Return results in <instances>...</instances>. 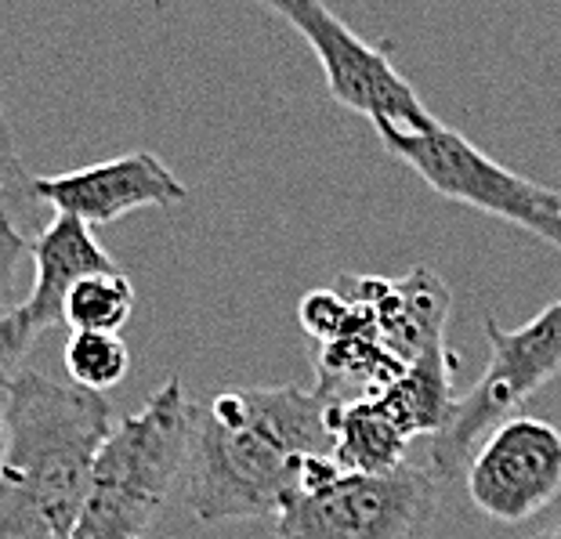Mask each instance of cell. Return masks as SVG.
I'll return each mask as SVG.
<instances>
[{"instance_id": "cell-17", "label": "cell", "mask_w": 561, "mask_h": 539, "mask_svg": "<svg viewBox=\"0 0 561 539\" xmlns=\"http://www.w3.org/2000/svg\"><path fill=\"white\" fill-rule=\"evenodd\" d=\"M33 182L26 163L15 149V135H11V119L4 105V88H0V218H8L19 232L37 236L41 225V199L33 193Z\"/></svg>"}, {"instance_id": "cell-1", "label": "cell", "mask_w": 561, "mask_h": 539, "mask_svg": "<svg viewBox=\"0 0 561 539\" xmlns=\"http://www.w3.org/2000/svg\"><path fill=\"white\" fill-rule=\"evenodd\" d=\"M333 457L330 405L316 388H232L193 405L185 500L199 525L272 521L301 467Z\"/></svg>"}, {"instance_id": "cell-7", "label": "cell", "mask_w": 561, "mask_h": 539, "mask_svg": "<svg viewBox=\"0 0 561 539\" xmlns=\"http://www.w3.org/2000/svg\"><path fill=\"white\" fill-rule=\"evenodd\" d=\"M265 8L283 22H290L301 33V41L316 51L330 99L366 116L374 130H432L438 124L385 47H369L319 0H265Z\"/></svg>"}, {"instance_id": "cell-4", "label": "cell", "mask_w": 561, "mask_h": 539, "mask_svg": "<svg viewBox=\"0 0 561 539\" xmlns=\"http://www.w3.org/2000/svg\"><path fill=\"white\" fill-rule=\"evenodd\" d=\"M485 341L489 366L482 380L463 399H457L449 424L427 446L424 467L438 482L463 478L489 431L511 421L536 391L561 374V301L547 305L540 316L518 330H504L489 316Z\"/></svg>"}, {"instance_id": "cell-11", "label": "cell", "mask_w": 561, "mask_h": 539, "mask_svg": "<svg viewBox=\"0 0 561 539\" xmlns=\"http://www.w3.org/2000/svg\"><path fill=\"white\" fill-rule=\"evenodd\" d=\"M105 272H116V261L99 243L94 229L77 218H66V214H55L33 236V290L22 308L30 311V319L41 330L62 326V305L69 290Z\"/></svg>"}, {"instance_id": "cell-13", "label": "cell", "mask_w": 561, "mask_h": 539, "mask_svg": "<svg viewBox=\"0 0 561 539\" xmlns=\"http://www.w3.org/2000/svg\"><path fill=\"white\" fill-rule=\"evenodd\" d=\"M333 463L344 474H396L410 463L413 438L391 421L377 399L330 410Z\"/></svg>"}, {"instance_id": "cell-12", "label": "cell", "mask_w": 561, "mask_h": 539, "mask_svg": "<svg viewBox=\"0 0 561 539\" xmlns=\"http://www.w3.org/2000/svg\"><path fill=\"white\" fill-rule=\"evenodd\" d=\"M352 305V301H348ZM355 308V305H352ZM405 374V363L380 341L377 326L363 308H355L341 337L316 347V391L330 410L352 402H366L385 394Z\"/></svg>"}, {"instance_id": "cell-18", "label": "cell", "mask_w": 561, "mask_h": 539, "mask_svg": "<svg viewBox=\"0 0 561 539\" xmlns=\"http://www.w3.org/2000/svg\"><path fill=\"white\" fill-rule=\"evenodd\" d=\"M26 268H33V239L19 232L8 218H0V319L30 301L22 290Z\"/></svg>"}, {"instance_id": "cell-16", "label": "cell", "mask_w": 561, "mask_h": 539, "mask_svg": "<svg viewBox=\"0 0 561 539\" xmlns=\"http://www.w3.org/2000/svg\"><path fill=\"white\" fill-rule=\"evenodd\" d=\"M62 358L69 385L91 394L116 388L130 369V352L121 333H69Z\"/></svg>"}, {"instance_id": "cell-3", "label": "cell", "mask_w": 561, "mask_h": 539, "mask_svg": "<svg viewBox=\"0 0 561 539\" xmlns=\"http://www.w3.org/2000/svg\"><path fill=\"white\" fill-rule=\"evenodd\" d=\"M188 431L193 402L171 377L105 438L73 539H146L178 474H185Z\"/></svg>"}, {"instance_id": "cell-19", "label": "cell", "mask_w": 561, "mask_h": 539, "mask_svg": "<svg viewBox=\"0 0 561 539\" xmlns=\"http://www.w3.org/2000/svg\"><path fill=\"white\" fill-rule=\"evenodd\" d=\"M352 316H355V308L344 301L333 286L305 294L301 305H297V322H301V330L316 344H330L333 337H341L344 326L352 322Z\"/></svg>"}, {"instance_id": "cell-21", "label": "cell", "mask_w": 561, "mask_h": 539, "mask_svg": "<svg viewBox=\"0 0 561 539\" xmlns=\"http://www.w3.org/2000/svg\"><path fill=\"white\" fill-rule=\"evenodd\" d=\"M4 449H8V413H4V394H0V463H4Z\"/></svg>"}, {"instance_id": "cell-14", "label": "cell", "mask_w": 561, "mask_h": 539, "mask_svg": "<svg viewBox=\"0 0 561 539\" xmlns=\"http://www.w3.org/2000/svg\"><path fill=\"white\" fill-rule=\"evenodd\" d=\"M453 374H457V358H453L449 344H438L405 366V374L385 394H377V402L385 405V413L410 438H435L449 424L453 405H457V399H453Z\"/></svg>"}, {"instance_id": "cell-9", "label": "cell", "mask_w": 561, "mask_h": 539, "mask_svg": "<svg viewBox=\"0 0 561 539\" xmlns=\"http://www.w3.org/2000/svg\"><path fill=\"white\" fill-rule=\"evenodd\" d=\"M33 193H37L41 207L77 218L88 229H99V225H113L135 210L174 207L188 196V188L178 182V174L157 152L138 149L80 167V171L37 177Z\"/></svg>"}, {"instance_id": "cell-5", "label": "cell", "mask_w": 561, "mask_h": 539, "mask_svg": "<svg viewBox=\"0 0 561 539\" xmlns=\"http://www.w3.org/2000/svg\"><path fill=\"white\" fill-rule=\"evenodd\" d=\"M377 138L396 160L413 167L442 199L493 214L561 250V193L500 167L460 130L446 124H435L432 130L377 127Z\"/></svg>"}, {"instance_id": "cell-20", "label": "cell", "mask_w": 561, "mask_h": 539, "mask_svg": "<svg viewBox=\"0 0 561 539\" xmlns=\"http://www.w3.org/2000/svg\"><path fill=\"white\" fill-rule=\"evenodd\" d=\"M41 326L30 319L26 308L11 311L8 319H0V394H4L22 374V363H26L30 347L37 344Z\"/></svg>"}, {"instance_id": "cell-6", "label": "cell", "mask_w": 561, "mask_h": 539, "mask_svg": "<svg viewBox=\"0 0 561 539\" xmlns=\"http://www.w3.org/2000/svg\"><path fill=\"white\" fill-rule=\"evenodd\" d=\"M438 478L424 463L396 474H337L297 493L272 518L276 539H413L438 507Z\"/></svg>"}, {"instance_id": "cell-15", "label": "cell", "mask_w": 561, "mask_h": 539, "mask_svg": "<svg viewBox=\"0 0 561 539\" xmlns=\"http://www.w3.org/2000/svg\"><path fill=\"white\" fill-rule=\"evenodd\" d=\"M130 311H135V286L124 272H105L69 290L62 305V326L73 333H121Z\"/></svg>"}, {"instance_id": "cell-8", "label": "cell", "mask_w": 561, "mask_h": 539, "mask_svg": "<svg viewBox=\"0 0 561 539\" xmlns=\"http://www.w3.org/2000/svg\"><path fill=\"white\" fill-rule=\"evenodd\" d=\"M463 485L485 518L533 521L561 496V431L536 416H511L474 449Z\"/></svg>"}, {"instance_id": "cell-10", "label": "cell", "mask_w": 561, "mask_h": 539, "mask_svg": "<svg viewBox=\"0 0 561 539\" xmlns=\"http://www.w3.org/2000/svg\"><path fill=\"white\" fill-rule=\"evenodd\" d=\"M344 301L363 308L377 326L380 341L405 366L446 344L449 326V286L438 279L435 268H413L399 279L385 275H341L333 283Z\"/></svg>"}, {"instance_id": "cell-2", "label": "cell", "mask_w": 561, "mask_h": 539, "mask_svg": "<svg viewBox=\"0 0 561 539\" xmlns=\"http://www.w3.org/2000/svg\"><path fill=\"white\" fill-rule=\"evenodd\" d=\"M8 449L0 463V539H73L94 457L113 435L105 394L22 369L4 391Z\"/></svg>"}, {"instance_id": "cell-22", "label": "cell", "mask_w": 561, "mask_h": 539, "mask_svg": "<svg viewBox=\"0 0 561 539\" xmlns=\"http://www.w3.org/2000/svg\"><path fill=\"white\" fill-rule=\"evenodd\" d=\"M533 539H561V518L551 521V525H543L540 532H533Z\"/></svg>"}]
</instances>
